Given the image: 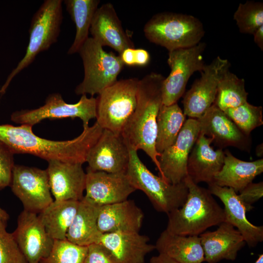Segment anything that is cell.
Here are the masks:
<instances>
[{
    "instance_id": "cell-10",
    "label": "cell",
    "mask_w": 263,
    "mask_h": 263,
    "mask_svg": "<svg viewBox=\"0 0 263 263\" xmlns=\"http://www.w3.org/2000/svg\"><path fill=\"white\" fill-rule=\"evenodd\" d=\"M205 42L188 48L169 52L167 62L170 72L165 77L162 87L163 105L177 103L184 94L187 84L195 72H201L206 65L203 54L206 47Z\"/></svg>"
},
{
    "instance_id": "cell-29",
    "label": "cell",
    "mask_w": 263,
    "mask_h": 263,
    "mask_svg": "<svg viewBox=\"0 0 263 263\" xmlns=\"http://www.w3.org/2000/svg\"><path fill=\"white\" fill-rule=\"evenodd\" d=\"M66 10L75 26V35L67 54L78 53L89 38V33L94 15L100 3L99 0H65Z\"/></svg>"
},
{
    "instance_id": "cell-37",
    "label": "cell",
    "mask_w": 263,
    "mask_h": 263,
    "mask_svg": "<svg viewBox=\"0 0 263 263\" xmlns=\"http://www.w3.org/2000/svg\"><path fill=\"white\" fill-rule=\"evenodd\" d=\"M84 263H120L112 253L100 243L87 246Z\"/></svg>"
},
{
    "instance_id": "cell-39",
    "label": "cell",
    "mask_w": 263,
    "mask_h": 263,
    "mask_svg": "<svg viewBox=\"0 0 263 263\" xmlns=\"http://www.w3.org/2000/svg\"><path fill=\"white\" fill-rule=\"evenodd\" d=\"M119 56L124 65L144 66L147 65L150 60L148 52L141 48H129Z\"/></svg>"
},
{
    "instance_id": "cell-4",
    "label": "cell",
    "mask_w": 263,
    "mask_h": 263,
    "mask_svg": "<svg viewBox=\"0 0 263 263\" xmlns=\"http://www.w3.org/2000/svg\"><path fill=\"white\" fill-rule=\"evenodd\" d=\"M143 31L150 42L169 52L194 46L205 35L203 24L198 19L172 12L154 15L145 24Z\"/></svg>"
},
{
    "instance_id": "cell-42",
    "label": "cell",
    "mask_w": 263,
    "mask_h": 263,
    "mask_svg": "<svg viewBox=\"0 0 263 263\" xmlns=\"http://www.w3.org/2000/svg\"><path fill=\"white\" fill-rule=\"evenodd\" d=\"M9 218L8 213L0 207V223L7 224Z\"/></svg>"
},
{
    "instance_id": "cell-14",
    "label": "cell",
    "mask_w": 263,
    "mask_h": 263,
    "mask_svg": "<svg viewBox=\"0 0 263 263\" xmlns=\"http://www.w3.org/2000/svg\"><path fill=\"white\" fill-rule=\"evenodd\" d=\"M12 234L28 263H39L49 255L54 244L38 215L25 210L19 215Z\"/></svg>"
},
{
    "instance_id": "cell-11",
    "label": "cell",
    "mask_w": 263,
    "mask_h": 263,
    "mask_svg": "<svg viewBox=\"0 0 263 263\" xmlns=\"http://www.w3.org/2000/svg\"><path fill=\"white\" fill-rule=\"evenodd\" d=\"M9 186L28 211L39 213L54 200L46 169L15 165Z\"/></svg>"
},
{
    "instance_id": "cell-41",
    "label": "cell",
    "mask_w": 263,
    "mask_h": 263,
    "mask_svg": "<svg viewBox=\"0 0 263 263\" xmlns=\"http://www.w3.org/2000/svg\"><path fill=\"white\" fill-rule=\"evenodd\" d=\"M254 41L261 50H263V25L259 27L253 35Z\"/></svg>"
},
{
    "instance_id": "cell-40",
    "label": "cell",
    "mask_w": 263,
    "mask_h": 263,
    "mask_svg": "<svg viewBox=\"0 0 263 263\" xmlns=\"http://www.w3.org/2000/svg\"><path fill=\"white\" fill-rule=\"evenodd\" d=\"M149 263H179L168 256L162 254L152 256L150 260Z\"/></svg>"
},
{
    "instance_id": "cell-3",
    "label": "cell",
    "mask_w": 263,
    "mask_h": 263,
    "mask_svg": "<svg viewBox=\"0 0 263 263\" xmlns=\"http://www.w3.org/2000/svg\"><path fill=\"white\" fill-rule=\"evenodd\" d=\"M187 200L180 208L167 214L166 230L183 236H199L207 228L226 221L223 208L208 189L195 184L187 176Z\"/></svg>"
},
{
    "instance_id": "cell-2",
    "label": "cell",
    "mask_w": 263,
    "mask_h": 263,
    "mask_svg": "<svg viewBox=\"0 0 263 263\" xmlns=\"http://www.w3.org/2000/svg\"><path fill=\"white\" fill-rule=\"evenodd\" d=\"M165 78L152 72L139 80L135 109L121 133L128 147L136 150H143L158 171L160 154L155 148L157 117L163 105L162 87Z\"/></svg>"
},
{
    "instance_id": "cell-7",
    "label": "cell",
    "mask_w": 263,
    "mask_h": 263,
    "mask_svg": "<svg viewBox=\"0 0 263 263\" xmlns=\"http://www.w3.org/2000/svg\"><path fill=\"white\" fill-rule=\"evenodd\" d=\"M78 53L82 60L84 75L75 88L76 94L93 96L117 80L124 66L119 56L105 51L92 37L85 41Z\"/></svg>"
},
{
    "instance_id": "cell-36",
    "label": "cell",
    "mask_w": 263,
    "mask_h": 263,
    "mask_svg": "<svg viewBox=\"0 0 263 263\" xmlns=\"http://www.w3.org/2000/svg\"><path fill=\"white\" fill-rule=\"evenodd\" d=\"M14 154L0 141V190L9 186L15 166Z\"/></svg>"
},
{
    "instance_id": "cell-18",
    "label": "cell",
    "mask_w": 263,
    "mask_h": 263,
    "mask_svg": "<svg viewBox=\"0 0 263 263\" xmlns=\"http://www.w3.org/2000/svg\"><path fill=\"white\" fill-rule=\"evenodd\" d=\"M46 169L55 201H81L85 188L86 173L82 164L59 160L48 161Z\"/></svg>"
},
{
    "instance_id": "cell-13",
    "label": "cell",
    "mask_w": 263,
    "mask_h": 263,
    "mask_svg": "<svg viewBox=\"0 0 263 263\" xmlns=\"http://www.w3.org/2000/svg\"><path fill=\"white\" fill-rule=\"evenodd\" d=\"M200 133L197 119L186 120L174 142L158 157L160 176L167 182L176 185L188 176L187 166L189 155Z\"/></svg>"
},
{
    "instance_id": "cell-6",
    "label": "cell",
    "mask_w": 263,
    "mask_h": 263,
    "mask_svg": "<svg viewBox=\"0 0 263 263\" xmlns=\"http://www.w3.org/2000/svg\"><path fill=\"white\" fill-rule=\"evenodd\" d=\"M62 4L61 0H45L34 14L25 55L0 89L2 94L5 93L12 80L28 67L40 53L48 50L57 41L63 19Z\"/></svg>"
},
{
    "instance_id": "cell-21",
    "label": "cell",
    "mask_w": 263,
    "mask_h": 263,
    "mask_svg": "<svg viewBox=\"0 0 263 263\" xmlns=\"http://www.w3.org/2000/svg\"><path fill=\"white\" fill-rule=\"evenodd\" d=\"M90 32L92 38L102 47L109 46L119 55L126 49L134 48L111 3L104 4L97 9Z\"/></svg>"
},
{
    "instance_id": "cell-20",
    "label": "cell",
    "mask_w": 263,
    "mask_h": 263,
    "mask_svg": "<svg viewBox=\"0 0 263 263\" xmlns=\"http://www.w3.org/2000/svg\"><path fill=\"white\" fill-rule=\"evenodd\" d=\"M213 231L199 235L205 261L217 263L222 260L233 261L246 243L240 232L232 225L224 222Z\"/></svg>"
},
{
    "instance_id": "cell-31",
    "label": "cell",
    "mask_w": 263,
    "mask_h": 263,
    "mask_svg": "<svg viewBox=\"0 0 263 263\" xmlns=\"http://www.w3.org/2000/svg\"><path fill=\"white\" fill-rule=\"evenodd\" d=\"M248 94L245 89L244 80L228 70L220 79L214 104L225 111L247 102Z\"/></svg>"
},
{
    "instance_id": "cell-26",
    "label": "cell",
    "mask_w": 263,
    "mask_h": 263,
    "mask_svg": "<svg viewBox=\"0 0 263 263\" xmlns=\"http://www.w3.org/2000/svg\"><path fill=\"white\" fill-rule=\"evenodd\" d=\"M155 247L159 254L165 255L179 263H202L205 261L199 236L179 235L165 229L158 238Z\"/></svg>"
},
{
    "instance_id": "cell-35",
    "label": "cell",
    "mask_w": 263,
    "mask_h": 263,
    "mask_svg": "<svg viewBox=\"0 0 263 263\" xmlns=\"http://www.w3.org/2000/svg\"><path fill=\"white\" fill-rule=\"evenodd\" d=\"M6 225L0 223V263H28Z\"/></svg>"
},
{
    "instance_id": "cell-25",
    "label": "cell",
    "mask_w": 263,
    "mask_h": 263,
    "mask_svg": "<svg viewBox=\"0 0 263 263\" xmlns=\"http://www.w3.org/2000/svg\"><path fill=\"white\" fill-rule=\"evenodd\" d=\"M224 165L215 175L213 183L240 192L263 172V159L247 162L233 156L228 150L225 151Z\"/></svg>"
},
{
    "instance_id": "cell-12",
    "label": "cell",
    "mask_w": 263,
    "mask_h": 263,
    "mask_svg": "<svg viewBox=\"0 0 263 263\" xmlns=\"http://www.w3.org/2000/svg\"><path fill=\"white\" fill-rule=\"evenodd\" d=\"M230 66L227 59L219 56L206 64L200 72V77L194 81L184 95L182 103L186 116L200 118L214 104L220 79Z\"/></svg>"
},
{
    "instance_id": "cell-1",
    "label": "cell",
    "mask_w": 263,
    "mask_h": 263,
    "mask_svg": "<svg viewBox=\"0 0 263 263\" xmlns=\"http://www.w3.org/2000/svg\"><path fill=\"white\" fill-rule=\"evenodd\" d=\"M32 126L0 125V141L15 154L28 153L47 160L80 163L86 162L88 153L103 129L95 122L83 129L76 138L66 141H53L34 133Z\"/></svg>"
},
{
    "instance_id": "cell-28",
    "label": "cell",
    "mask_w": 263,
    "mask_h": 263,
    "mask_svg": "<svg viewBox=\"0 0 263 263\" xmlns=\"http://www.w3.org/2000/svg\"><path fill=\"white\" fill-rule=\"evenodd\" d=\"M80 201H55L38 214L46 231L55 240H66V234Z\"/></svg>"
},
{
    "instance_id": "cell-34",
    "label": "cell",
    "mask_w": 263,
    "mask_h": 263,
    "mask_svg": "<svg viewBox=\"0 0 263 263\" xmlns=\"http://www.w3.org/2000/svg\"><path fill=\"white\" fill-rule=\"evenodd\" d=\"M87 246L75 244L67 240H55L49 255L39 263H84Z\"/></svg>"
},
{
    "instance_id": "cell-23",
    "label": "cell",
    "mask_w": 263,
    "mask_h": 263,
    "mask_svg": "<svg viewBox=\"0 0 263 263\" xmlns=\"http://www.w3.org/2000/svg\"><path fill=\"white\" fill-rule=\"evenodd\" d=\"M144 213L135 203L130 200L102 206L99 213L97 225L102 233L139 232Z\"/></svg>"
},
{
    "instance_id": "cell-24",
    "label": "cell",
    "mask_w": 263,
    "mask_h": 263,
    "mask_svg": "<svg viewBox=\"0 0 263 263\" xmlns=\"http://www.w3.org/2000/svg\"><path fill=\"white\" fill-rule=\"evenodd\" d=\"M150 239L139 232L102 234L99 243L106 247L120 263H146V256L155 249Z\"/></svg>"
},
{
    "instance_id": "cell-30",
    "label": "cell",
    "mask_w": 263,
    "mask_h": 263,
    "mask_svg": "<svg viewBox=\"0 0 263 263\" xmlns=\"http://www.w3.org/2000/svg\"><path fill=\"white\" fill-rule=\"evenodd\" d=\"M186 115L177 103L162 105L157 117L156 151L161 154L175 141L186 120Z\"/></svg>"
},
{
    "instance_id": "cell-9",
    "label": "cell",
    "mask_w": 263,
    "mask_h": 263,
    "mask_svg": "<svg viewBox=\"0 0 263 263\" xmlns=\"http://www.w3.org/2000/svg\"><path fill=\"white\" fill-rule=\"evenodd\" d=\"M96 99L94 96L88 98L81 95L76 103H66L59 93H53L46 98L44 104L37 109L22 110L13 112L11 120L21 125L33 126L45 119L79 118L83 129L89 127L90 120L96 118Z\"/></svg>"
},
{
    "instance_id": "cell-32",
    "label": "cell",
    "mask_w": 263,
    "mask_h": 263,
    "mask_svg": "<svg viewBox=\"0 0 263 263\" xmlns=\"http://www.w3.org/2000/svg\"><path fill=\"white\" fill-rule=\"evenodd\" d=\"M224 112L247 136H250V132L254 129L263 124L262 107L254 106L247 101Z\"/></svg>"
},
{
    "instance_id": "cell-17",
    "label": "cell",
    "mask_w": 263,
    "mask_h": 263,
    "mask_svg": "<svg viewBox=\"0 0 263 263\" xmlns=\"http://www.w3.org/2000/svg\"><path fill=\"white\" fill-rule=\"evenodd\" d=\"M84 197L99 206L128 200L136 189L126 172L108 173L87 169Z\"/></svg>"
},
{
    "instance_id": "cell-19",
    "label": "cell",
    "mask_w": 263,
    "mask_h": 263,
    "mask_svg": "<svg viewBox=\"0 0 263 263\" xmlns=\"http://www.w3.org/2000/svg\"><path fill=\"white\" fill-rule=\"evenodd\" d=\"M208 189L219 198L224 205L226 221L240 232L246 244L255 247L263 241V226L252 224L246 216V210L237 193L230 188L209 184Z\"/></svg>"
},
{
    "instance_id": "cell-8",
    "label": "cell",
    "mask_w": 263,
    "mask_h": 263,
    "mask_svg": "<svg viewBox=\"0 0 263 263\" xmlns=\"http://www.w3.org/2000/svg\"><path fill=\"white\" fill-rule=\"evenodd\" d=\"M139 79L117 80L98 94L96 122L103 129L121 134L137 104Z\"/></svg>"
},
{
    "instance_id": "cell-16",
    "label": "cell",
    "mask_w": 263,
    "mask_h": 263,
    "mask_svg": "<svg viewBox=\"0 0 263 263\" xmlns=\"http://www.w3.org/2000/svg\"><path fill=\"white\" fill-rule=\"evenodd\" d=\"M200 133L212 138L219 149L235 147L249 152L251 146L250 136L244 134L225 113L213 104L200 118Z\"/></svg>"
},
{
    "instance_id": "cell-27",
    "label": "cell",
    "mask_w": 263,
    "mask_h": 263,
    "mask_svg": "<svg viewBox=\"0 0 263 263\" xmlns=\"http://www.w3.org/2000/svg\"><path fill=\"white\" fill-rule=\"evenodd\" d=\"M101 207L84 196L68 230L66 240L83 246L99 243L102 235L97 225Z\"/></svg>"
},
{
    "instance_id": "cell-44",
    "label": "cell",
    "mask_w": 263,
    "mask_h": 263,
    "mask_svg": "<svg viewBox=\"0 0 263 263\" xmlns=\"http://www.w3.org/2000/svg\"><path fill=\"white\" fill-rule=\"evenodd\" d=\"M255 263H263V255L261 254L259 255L258 259L256 261Z\"/></svg>"
},
{
    "instance_id": "cell-43",
    "label": "cell",
    "mask_w": 263,
    "mask_h": 263,
    "mask_svg": "<svg viewBox=\"0 0 263 263\" xmlns=\"http://www.w3.org/2000/svg\"><path fill=\"white\" fill-rule=\"evenodd\" d=\"M263 143L258 145L256 149V153L257 156L259 157L263 156Z\"/></svg>"
},
{
    "instance_id": "cell-5",
    "label": "cell",
    "mask_w": 263,
    "mask_h": 263,
    "mask_svg": "<svg viewBox=\"0 0 263 263\" xmlns=\"http://www.w3.org/2000/svg\"><path fill=\"white\" fill-rule=\"evenodd\" d=\"M129 149L130 160L126 173L132 186L143 191L159 212L167 214L181 207L188 193L185 182L173 185L154 175L141 161L137 150Z\"/></svg>"
},
{
    "instance_id": "cell-38",
    "label": "cell",
    "mask_w": 263,
    "mask_h": 263,
    "mask_svg": "<svg viewBox=\"0 0 263 263\" xmlns=\"http://www.w3.org/2000/svg\"><path fill=\"white\" fill-rule=\"evenodd\" d=\"M238 194L246 211L253 208L252 204L258 201L263 195V182H251L241 190Z\"/></svg>"
},
{
    "instance_id": "cell-33",
    "label": "cell",
    "mask_w": 263,
    "mask_h": 263,
    "mask_svg": "<svg viewBox=\"0 0 263 263\" xmlns=\"http://www.w3.org/2000/svg\"><path fill=\"white\" fill-rule=\"evenodd\" d=\"M233 19L241 33L253 35L263 25V3L254 1L240 3Z\"/></svg>"
},
{
    "instance_id": "cell-15",
    "label": "cell",
    "mask_w": 263,
    "mask_h": 263,
    "mask_svg": "<svg viewBox=\"0 0 263 263\" xmlns=\"http://www.w3.org/2000/svg\"><path fill=\"white\" fill-rule=\"evenodd\" d=\"M129 160V147L121 134L103 129L88 153L87 169L108 173L126 172Z\"/></svg>"
},
{
    "instance_id": "cell-22",
    "label": "cell",
    "mask_w": 263,
    "mask_h": 263,
    "mask_svg": "<svg viewBox=\"0 0 263 263\" xmlns=\"http://www.w3.org/2000/svg\"><path fill=\"white\" fill-rule=\"evenodd\" d=\"M212 142V138L200 133L189 155L187 174L196 184L213 183L214 176L224 165L225 152L220 149L214 150L210 146Z\"/></svg>"
}]
</instances>
